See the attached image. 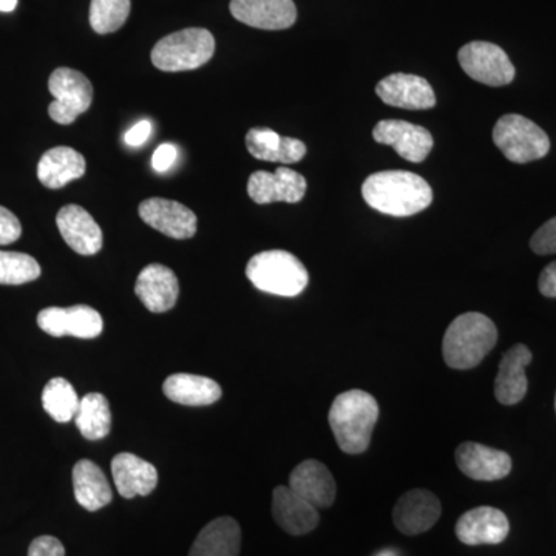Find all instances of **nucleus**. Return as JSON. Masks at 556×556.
Masks as SVG:
<instances>
[{
	"label": "nucleus",
	"mask_w": 556,
	"mask_h": 556,
	"mask_svg": "<svg viewBox=\"0 0 556 556\" xmlns=\"http://www.w3.org/2000/svg\"><path fill=\"white\" fill-rule=\"evenodd\" d=\"M362 195L369 207L391 217H412L433 201L430 185L407 170L378 172L365 179Z\"/></svg>",
	"instance_id": "obj_1"
},
{
	"label": "nucleus",
	"mask_w": 556,
	"mask_h": 556,
	"mask_svg": "<svg viewBox=\"0 0 556 556\" xmlns=\"http://www.w3.org/2000/svg\"><path fill=\"white\" fill-rule=\"evenodd\" d=\"M497 329L492 318L481 313H466L450 324L442 340V356L453 369L478 367L495 348Z\"/></svg>",
	"instance_id": "obj_3"
},
{
	"label": "nucleus",
	"mask_w": 556,
	"mask_h": 556,
	"mask_svg": "<svg viewBox=\"0 0 556 556\" xmlns=\"http://www.w3.org/2000/svg\"><path fill=\"white\" fill-rule=\"evenodd\" d=\"M150 134H152V124H150V121H139L137 126L131 127V129L127 131L124 141H126V144L130 146V148H139V146L148 141Z\"/></svg>",
	"instance_id": "obj_37"
},
{
	"label": "nucleus",
	"mask_w": 556,
	"mask_h": 556,
	"mask_svg": "<svg viewBox=\"0 0 556 556\" xmlns=\"http://www.w3.org/2000/svg\"><path fill=\"white\" fill-rule=\"evenodd\" d=\"M72 477L75 497L80 507L98 511L112 503L113 492L109 479L93 460H78L73 467Z\"/></svg>",
	"instance_id": "obj_24"
},
{
	"label": "nucleus",
	"mask_w": 556,
	"mask_h": 556,
	"mask_svg": "<svg viewBox=\"0 0 556 556\" xmlns=\"http://www.w3.org/2000/svg\"><path fill=\"white\" fill-rule=\"evenodd\" d=\"M538 287H540V292L544 298H556V262H552L543 269Z\"/></svg>",
	"instance_id": "obj_38"
},
{
	"label": "nucleus",
	"mask_w": 556,
	"mask_h": 556,
	"mask_svg": "<svg viewBox=\"0 0 556 556\" xmlns=\"http://www.w3.org/2000/svg\"><path fill=\"white\" fill-rule=\"evenodd\" d=\"M163 393L175 404L186 407H204L222 399V387L215 380L203 376L177 372L164 380Z\"/></svg>",
	"instance_id": "obj_25"
},
{
	"label": "nucleus",
	"mask_w": 556,
	"mask_h": 556,
	"mask_svg": "<svg viewBox=\"0 0 556 556\" xmlns=\"http://www.w3.org/2000/svg\"><path fill=\"white\" fill-rule=\"evenodd\" d=\"M378 419V401L362 390H350L339 394L332 402L328 416L332 434L340 450L346 455H361L367 452Z\"/></svg>",
	"instance_id": "obj_2"
},
{
	"label": "nucleus",
	"mask_w": 556,
	"mask_h": 556,
	"mask_svg": "<svg viewBox=\"0 0 556 556\" xmlns=\"http://www.w3.org/2000/svg\"><path fill=\"white\" fill-rule=\"evenodd\" d=\"M530 248L538 255L556 254V217L548 219L533 233Z\"/></svg>",
	"instance_id": "obj_33"
},
{
	"label": "nucleus",
	"mask_w": 556,
	"mask_h": 556,
	"mask_svg": "<svg viewBox=\"0 0 556 556\" xmlns=\"http://www.w3.org/2000/svg\"><path fill=\"white\" fill-rule=\"evenodd\" d=\"M112 477L119 495L126 500L148 496L159 485L156 468L131 453H119L113 457Z\"/></svg>",
	"instance_id": "obj_23"
},
{
	"label": "nucleus",
	"mask_w": 556,
	"mask_h": 556,
	"mask_svg": "<svg viewBox=\"0 0 556 556\" xmlns=\"http://www.w3.org/2000/svg\"><path fill=\"white\" fill-rule=\"evenodd\" d=\"M230 14L260 30H287L298 21V9L292 0H232Z\"/></svg>",
	"instance_id": "obj_15"
},
{
	"label": "nucleus",
	"mask_w": 556,
	"mask_h": 556,
	"mask_svg": "<svg viewBox=\"0 0 556 556\" xmlns=\"http://www.w3.org/2000/svg\"><path fill=\"white\" fill-rule=\"evenodd\" d=\"M28 556H65L64 544L54 536H39L28 547Z\"/></svg>",
	"instance_id": "obj_35"
},
{
	"label": "nucleus",
	"mask_w": 556,
	"mask_h": 556,
	"mask_svg": "<svg viewBox=\"0 0 556 556\" xmlns=\"http://www.w3.org/2000/svg\"><path fill=\"white\" fill-rule=\"evenodd\" d=\"M493 142L508 161L517 164L544 159L551 150L546 131L521 115H506L497 121Z\"/></svg>",
	"instance_id": "obj_6"
},
{
	"label": "nucleus",
	"mask_w": 556,
	"mask_h": 556,
	"mask_svg": "<svg viewBox=\"0 0 556 556\" xmlns=\"http://www.w3.org/2000/svg\"><path fill=\"white\" fill-rule=\"evenodd\" d=\"M58 229L76 254L94 255L102 248V230L86 208L68 204L58 212Z\"/></svg>",
	"instance_id": "obj_20"
},
{
	"label": "nucleus",
	"mask_w": 556,
	"mask_h": 556,
	"mask_svg": "<svg viewBox=\"0 0 556 556\" xmlns=\"http://www.w3.org/2000/svg\"><path fill=\"white\" fill-rule=\"evenodd\" d=\"M289 489L317 508H328L334 504L338 485L329 468L320 460L306 459L292 470Z\"/></svg>",
	"instance_id": "obj_18"
},
{
	"label": "nucleus",
	"mask_w": 556,
	"mask_h": 556,
	"mask_svg": "<svg viewBox=\"0 0 556 556\" xmlns=\"http://www.w3.org/2000/svg\"><path fill=\"white\" fill-rule=\"evenodd\" d=\"M241 529L230 517H222L208 522L193 541L189 556H239Z\"/></svg>",
	"instance_id": "obj_27"
},
{
	"label": "nucleus",
	"mask_w": 556,
	"mask_h": 556,
	"mask_svg": "<svg viewBox=\"0 0 556 556\" xmlns=\"http://www.w3.org/2000/svg\"><path fill=\"white\" fill-rule=\"evenodd\" d=\"M80 399L68 380L62 378L51 379L42 391L43 409L56 422L67 424L75 419Z\"/></svg>",
	"instance_id": "obj_30"
},
{
	"label": "nucleus",
	"mask_w": 556,
	"mask_h": 556,
	"mask_svg": "<svg viewBox=\"0 0 556 556\" xmlns=\"http://www.w3.org/2000/svg\"><path fill=\"white\" fill-rule=\"evenodd\" d=\"M555 409H556V396H555Z\"/></svg>",
	"instance_id": "obj_40"
},
{
	"label": "nucleus",
	"mask_w": 556,
	"mask_h": 556,
	"mask_svg": "<svg viewBox=\"0 0 556 556\" xmlns=\"http://www.w3.org/2000/svg\"><path fill=\"white\" fill-rule=\"evenodd\" d=\"M86 169V159L79 152L60 146L43 153L38 164V178L46 188L61 189L70 181L84 177Z\"/></svg>",
	"instance_id": "obj_26"
},
{
	"label": "nucleus",
	"mask_w": 556,
	"mask_h": 556,
	"mask_svg": "<svg viewBox=\"0 0 556 556\" xmlns=\"http://www.w3.org/2000/svg\"><path fill=\"white\" fill-rule=\"evenodd\" d=\"M39 328L53 338L72 336L78 339H94L104 329L101 314L87 305L70 306V308H46L38 316Z\"/></svg>",
	"instance_id": "obj_9"
},
{
	"label": "nucleus",
	"mask_w": 556,
	"mask_h": 556,
	"mask_svg": "<svg viewBox=\"0 0 556 556\" xmlns=\"http://www.w3.org/2000/svg\"><path fill=\"white\" fill-rule=\"evenodd\" d=\"M455 459L459 470L473 481H500L511 471V457L506 452L477 442L457 445Z\"/></svg>",
	"instance_id": "obj_17"
},
{
	"label": "nucleus",
	"mask_w": 556,
	"mask_h": 556,
	"mask_svg": "<svg viewBox=\"0 0 556 556\" xmlns=\"http://www.w3.org/2000/svg\"><path fill=\"white\" fill-rule=\"evenodd\" d=\"M17 7V0H0V13H11Z\"/></svg>",
	"instance_id": "obj_39"
},
{
	"label": "nucleus",
	"mask_w": 556,
	"mask_h": 556,
	"mask_svg": "<svg viewBox=\"0 0 556 556\" xmlns=\"http://www.w3.org/2000/svg\"><path fill=\"white\" fill-rule=\"evenodd\" d=\"M247 277L260 291L278 298H295L308 287L305 265L291 252L274 249L249 260Z\"/></svg>",
	"instance_id": "obj_4"
},
{
	"label": "nucleus",
	"mask_w": 556,
	"mask_h": 556,
	"mask_svg": "<svg viewBox=\"0 0 556 556\" xmlns=\"http://www.w3.org/2000/svg\"><path fill=\"white\" fill-rule=\"evenodd\" d=\"M39 276V263L31 255L0 251V285L30 283Z\"/></svg>",
	"instance_id": "obj_32"
},
{
	"label": "nucleus",
	"mask_w": 556,
	"mask_h": 556,
	"mask_svg": "<svg viewBox=\"0 0 556 556\" xmlns=\"http://www.w3.org/2000/svg\"><path fill=\"white\" fill-rule=\"evenodd\" d=\"M135 292H137L142 305L152 313H167L177 305L179 295L178 278L174 270L167 268V266L153 263V265L146 266L139 273Z\"/></svg>",
	"instance_id": "obj_19"
},
{
	"label": "nucleus",
	"mask_w": 556,
	"mask_h": 556,
	"mask_svg": "<svg viewBox=\"0 0 556 556\" xmlns=\"http://www.w3.org/2000/svg\"><path fill=\"white\" fill-rule=\"evenodd\" d=\"M306 179L299 172L278 167L274 174L257 170L248 181V193L257 204L299 203L306 193Z\"/></svg>",
	"instance_id": "obj_13"
},
{
	"label": "nucleus",
	"mask_w": 556,
	"mask_h": 556,
	"mask_svg": "<svg viewBox=\"0 0 556 556\" xmlns=\"http://www.w3.org/2000/svg\"><path fill=\"white\" fill-rule=\"evenodd\" d=\"M76 427L89 441H100L112 430V412L108 399L101 393L86 394L80 399L75 416Z\"/></svg>",
	"instance_id": "obj_29"
},
{
	"label": "nucleus",
	"mask_w": 556,
	"mask_h": 556,
	"mask_svg": "<svg viewBox=\"0 0 556 556\" xmlns=\"http://www.w3.org/2000/svg\"><path fill=\"white\" fill-rule=\"evenodd\" d=\"M510 532V522L504 511L495 507H477L468 510L456 522V536L467 546H495L503 543Z\"/></svg>",
	"instance_id": "obj_14"
},
{
	"label": "nucleus",
	"mask_w": 556,
	"mask_h": 556,
	"mask_svg": "<svg viewBox=\"0 0 556 556\" xmlns=\"http://www.w3.org/2000/svg\"><path fill=\"white\" fill-rule=\"evenodd\" d=\"M247 148L254 159L270 163H299L306 155V146L300 139L280 137L270 129L249 130Z\"/></svg>",
	"instance_id": "obj_28"
},
{
	"label": "nucleus",
	"mask_w": 556,
	"mask_h": 556,
	"mask_svg": "<svg viewBox=\"0 0 556 556\" xmlns=\"http://www.w3.org/2000/svg\"><path fill=\"white\" fill-rule=\"evenodd\" d=\"M20 219L9 208L0 206V244H11L21 239Z\"/></svg>",
	"instance_id": "obj_34"
},
{
	"label": "nucleus",
	"mask_w": 556,
	"mask_h": 556,
	"mask_svg": "<svg viewBox=\"0 0 556 556\" xmlns=\"http://www.w3.org/2000/svg\"><path fill=\"white\" fill-rule=\"evenodd\" d=\"M49 90L54 101L49 105V115L54 123L68 126L90 109L93 86L86 75L76 70L61 67L51 73Z\"/></svg>",
	"instance_id": "obj_7"
},
{
	"label": "nucleus",
	"mask_w": 556,
	"mask_h": 556,
	"mask_svg": "<svg viewBox=\"0 0 556 556\" xmlns=\"http://www.w3.org/2000/svg\"><path fill=\"white\" fill-rule=\"evenodd\" d=\"M139 217L146 225L175 240L192 239L199 228V219L189 207L160 197L142 201Z\"/></svg>",
	"instance_id": "obj_10"
},
{
	"label": "nucleus",
	"mask_w": 556,
	"mask_h": 556,
	"mask_svg": "<svg viewBox=\"0 0 556 556\" xmlns=\"http://www.w3.org/2000/svg\"><path fill=\"white\" fill-rule=\"evenodd\" d=\"M215 53V39L204 28L172 33L153 47L152 62L161 72H189L207 64Z\"/></svg>",
	"instance_id": "obj_5"
},
{
	"label": "nucleus",
	"mask_w": 556,
	"mask_h": 556,
	"mask_svg": "<svg viewBox=\"0 0 556 556\" xmlns=\"http://www.w3.org/2000/svg\"><path fill=\"white\" fill-rule=\"evenodd\" d=\"M130 9V0H91V28L98 35L118 31L129 20Z\"/></svg>",
	"instance_id": "obj_31"
},
{
	"label": "nucleus",
	"mask_w": 556,
	"mask_h": 556,
	"mask_svg": "<svg viewBox=\"0 0 556 556\" xmlns=\"http://www.w3.org/2000/svg\"><path fill=\"white\" fill-rule=\"evenodd\" d=\"M273 517L278 527L292 536L308 535L320 521L317 508L292 492L288 485H278L274 490Z\"/></svg>",
	"instance_id": "obj_21"
},
{
	"label": "nucleus",
	"mask_w": 556,
	"mask_h": 556,
	"mask_svg": "<svg viewBox=\"0 0 556 556\" xmlns=\"http://www.w3.org/2000/svg\"><path fill=\"white\" fill-rule=\"evenodd\" d=\"M372 138L396 150L397 155L409 163H422L434 146L433 135L426 127L401 119L380 121L372 130Z\"/></svg>",
	"instance_id": "obj_11"
},
{
	"label": "nucleus",
	"mask_w": 556,
	"mask_h": 556,
	"mask_svg": "<svg viewBox=\"0 0 556 556\" xmlns=\"http://www.w3.org/2000/svg\"><path fill=\"white\" fill-rule=\"evenodd\" d=\"M442 506L437 495L424 489L409 490L394 506L393 521L399 532L415 536L426 533L441 518Z\"/></svg>",
	"instance_id": "obj_12"
},
{
	"label": "nucleus",
	"mask_w": 556,
	"mask_h": 556,
	"mask_svg": "<svg viewBox=\"0 0 556 556\" xmlns=\"http://www.w3.org/2000/svg\"><path fill=\"white\" fill-rule=\"evenodd\" d=\"M532 358V351L522 343L504 353L495 379V397L500 404L517 405L526 397L529 388L526 367Z\"/></svg>",
	"instance_id": "obj_22"
},
{
	"label": "nucleus",
	"mask_w": 556,
	"mask_h": 556,
	"mask_svg": "<svg viewBox=\"0 0 556 556\" xmlns=\"http://www.w3.org/2000/svg\"><path fill=\"white\" fill-rule=\"evenodd\" d=\"M380 101L391 108L428 110L437 105V94L427 79L407 73H394L376 87Z\"/></svg>",
	"instance_id": "obj_16"
},
{
	"label": "nucleus",
	"mask_w": 556,
	"mask_h": 556,
	"mask_svg": "<svg viewBox=\"0 0 556 556\" xmlns=\"http://www.w3.org/2000/svg\"><path fill=\"white\" fill-rule=\"evenodd\" d=\"M457 60L467 76L490 87L508 86L517 73L506 51L495 43L482 40L464 46Z\"/></svg>",
	"instance_id": "obj_8"
},
{
	"label": "nucleus",
	"mask_w": 556,
	"mask_h": 556,
	"mask_svg": "<svg viewBox=\"0 0 556 556\" xmlns=\"http://www.w3.org/2000/svg\"><path fill=\"white\" fill-rule=\"evenodd\" d=\"M178 159V150L174 144H161L152 156V167L160 174H164L174 166Z\"/></svg>",
	"instance_id": "obj_36"
}]
</instances>
